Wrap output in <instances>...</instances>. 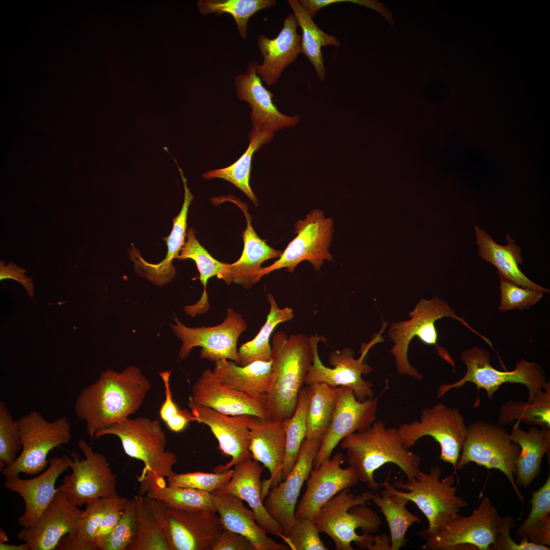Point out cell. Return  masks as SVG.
I'll return each instance as SVG.
<instances>
[{"instance_id":"cell-1","label":"cell","mask_w":550,"mask_h":550,"mask_svg":"<svg viewBox=\"0 0 550 550\" xmlns=\"http://www.w3.org/2000/svg\"><path fill=\"white\" fill-rule=\"evenodd\" d=\"M151 388L139 368L121 372L107 369L94 383L84 388L76 398L75 413L84 421L92 438L98 430L119 423L136 412Z\"/></svg>"},{"instance_id":"cell-2","label":"cell","mask_w":550,"mask_h":550,"mask_svg":"<svg viewBox=\"0 0 550 550\" xmlns=\"http://www.w3.org/2000/svg\"><path fill=\"white\" fill-rule=\"evenodd\" d=\"M340 446L346 450L348 462L355 470L359 480L372 490L381 487L374 474L386 463L398 466L409 481L416 478L419 470V456L404 447L398 428L387 427L381 420L347 436Z\"/></svg>"},{"instance_id":"cell-3","label":"cell","mask_w":550,"mask_h":550,"mask_svg":"<svg viewBox=\"0 0 550 550\" xmlns=\"http://www.w3.org/2000/svg\"><path fill=\"white\" fill-rule=\"evenodd\" d=\"M107 435L118 437L125 454L144 463L141 475L137 476L140 495L150 489L167 486V479L175 473L173 467L178 459L173 452L166 450V435L158 421L144 417H129L98 430L94 437Z\"/></svg>"},{"instance_id":"cell-4","label":"cell","mask_w":550,"mask_h":550,"mask_svg":"<svg viewBox=\"0 0 550 550\" xmlns=\"http://www.w3.org/2000/svg\"><path fill=\"white\" fill-rule=\"evenodd\" d=\"M271 349L272 380L264 405L267 419L284 421L296 409L313 362V351L307 335L297 334L288 337L283 332L274 335Z\"/></svg>"},{"instance_id":"cell-5","label":"cell","mask_w":550,"mask_h":550,"mask_svg":"<svg viewBox=\"0 0 550 550\" xmlns=\"http://www.w3.org/2000/svg\"><path fill=\"white\" fill-rule=\"evenodd\" d=\"M374 495L369 491L354 495L350 488L345 489L320 509L314 521L320 532L332 538L336 550H353L352 542L363 549L373 543L372 534L382 524L380 516L366 505Z\"/></svg>"},{"instance_id":"cell-6","label":"cell","mask_w":550,"mask_h":550,"mask_svg":"<svg viewBox=\"0 0 550 550\" xmlns=\"http://www.w3.org/2000/svg\"><path fill=\"white\" fill-rule=\"evenodd\" d=\"M408 316L410 319L408 320L393 322L388 331V337L394 343L390 352L395 358L397 372L401 375H406L418 380L423 378L418 370L410 364L407 356L409 343L415 336L424 344L434 345L437 355L451 365L455 371V362L449 351L437 344L438 334L435 322L444 317H451L459 321L487 344L490 342L488 338L473 328L463 318L456 315L445 300L437 297L428 300L421 299L415 309L408 313Z\"/></svg>"},{"instance_id":"cell-7","label":"cell","mask_w":550,"mask_h":550,"mask_svg":"<svg viewBox=\"0 0 550 550\" xmlns=\"http://www.w3.org/2000/svg\"><path fill=\"white\" fill-rule=\"evenodd\" d=\"M442 470L438 466H431L429 473L420 470L414 480L404 482L397 480L392 484L386 480L381 494H397L413 502L426 516L427 529L419 530L417 534L433 535L460 514L468 506L467 502L457 495L451 474L440 481Z\"/></svg>"},{"instance_id":"cell-8","label":"cell","mask_w":550,"mask_h":550,"mask_svg":"<svg viewBox=\"0 0 550 550\" xmlns=\"http://www.w3.org/2000/svg\"><path fill=\"white\" fill-rule=\"evenodd\" d=\"M461 360L466 367L464 375L451 384H441L437 391V397L441 398L452 389H459L468 382L476 386L477 396L480 389L485 390L487 398L492 399L499 387L505 383H516L525 385L529 392L527 402H530L547 384L546 374L542 367L534 362L522 359L516 363L512 371H500L490 364L488 351L478 346H474L463 351ZM478 397V396H477Z\"/></svg>"},{"instance_id":"cell-9","label":"cell","mask_w":550,"mask_h":550,"mask_svg":"<svg viewBox=\"0 0 550 550\" xmlns=\"http://www.w3.org/2000/svg\"><path fill=\"white\" fill-rule=\"evenodd\" d=\"M22 449L16 461L1 470L6 479L23 473L33 476L48 466L47 456L53 449L67 444L71 438V424L65 417L49 422L34 410L17 420Z\"/></svg>"},{"instance_id":"cell-10","label":"cell","mask_w":550,"mask_h":550,"mask_svg":"<svg viewBox=\"0 0 550 550\" xmlns=\"http://www.w3.org/2000/svg\"><path fill=\"white\" fill-rule=\"evenodd\" d=\"M519 446L512 442L510 434L501 425L477 421L467 426V434L456 464L461 470L470 462L488 469H497L508 479L518 499H525L515 484Z\"/></svg>"},{"instance_id":"cell-11","label":"cell","mask_w":550,"mask_h":550,"mask_svg":"<svg viewBox=\"0 0 550 550\" xmlns=\"http://www.w3.org/2000/svg\"><path fill=\"white\" fill-rule=\"evenodd\" d=\"M145 497L163 529L169 550H212L223 529L217 512L173 509Z\"/></svg>"},{"instance_id":"cell-12","label":"cell","mask_w":550,"mask_h":550,"mask_svg":"<svg viewBox=\"0 0 550 550\" xmlns=\"http://www.w3.org/2000/svg\"><path fill=\"white\" fill-rule=\"evenodd\" d=\"M404 447L407 450L421 438L429 436L439 445L438 459L450 463L456 474V464L467 434L464 417L456 407L442 403L424 408L419 420L404 423L398 427Z\"/></svg>"},{"instance_id":"cell-13","label":"cell","mask_w":550,"mask_h":550,"mask_svg":"<svg viewBox=\"0 0 550 550\" xmlns=\"http://www.w3.org/2000/svg\"><path fill=\"white\" fill-rule=\"evenodd\" d=\"M501 518L497 507L483 498L468 516L457 515L433 535L420 534L425 550H489Z\"/></svg>"},{"instance_id":"cell-14","label":"cell","mask_w":550,"mask_h":550,"mask_svg":"<svg viewBox=\"0 0 550 550\" xmlns=\"http://www.w3.org/2000/svg\"><path fill=\"white\" fill-rule=\"evenodd\" d=\"M77 445L85 458L76 452L71 453L69 466L72 472L64 477L57 489L78 507L117 494L116 476L107 458L94 452L84 438L79 439Z\"/></svg>"},{"instance_id":"cell-15","label":"cell","mask_w":550,"mask_h":550,"mask_svg":"<svg viewBox=\"0 0 550 550\" xmlns=\"http://www.w3.org/2000/svg\"><path fill=\"white\" fill-rule=\"evenodd\" d=\"M333 231V219L326 217L321 210H312L304 219L295 223L294 233L296 236L289 243L278 260L261 269L259 273V281L264 275L283 268L292 272L304 261H308L315 270H319L324 260H333L329 248Z\"/></svg>"},{"instance_id":"cell-16","label":"cell","mask_w":550,"mask_h":550,"mask_svg":"<svg viewBox=\"0 0 550 550\" xmlns=\"http://www.w3.org/2000/svg\"><path fill=\"white\" fill-rule=\"evenodd\" d=\"M312 348L313 360L305 379V385L308 386L315 382H324L331 386L348 387L351 388L358 400L363 401L373 398L372 389L373 384L363 378L373 371V368L364 362L370 348L377 342L375 337L365 346L361 347L362 354L358 359L354 358V351L350 348L341 350L332 351L328 355L331 368L325 366L321 362L318 352V343L322 340L317 334L309 337Z\"/></svg>"},{"instance_id":"cell-17","label":"cell","mask_w":550,"mask_h":550,"mask_svg":"<svg viewBox=\"0 0 550 550\" xmlns=\"http://www.w3.org/2000/svg\"><path fill=\"white\" fill-rule=\"evenodd\" d=\"M170 324L174 335L182 342L179 351L180 360L186 359L192 349L201 347L200 358L211 361L229 360L239 364L237 350V340L247 328L241 314L229 308L227 317L221 324L210 327H189L175 317Z\"/></svg>"},{"instance_id":"cell-18","label":"cell","mask_w":550,"mask_h":550,"mask_svg":"<svg viewBox=\"0 0 550 550\" xmlns=\"http://www.w3.org/2000/svg\"><path fill=\"white\" fill-rule=\"evenodd\" d=\"M339 390L337 405L313 461V468H318L324 460L330 458L334 449L344 438L367 428L376 419L378 397L359 401L351 388L341 386Z\"/></svg>"},{"instance_id":"cell-19","label":"cell","mask_w":550,"mask_h":550,"mask_svg":"<svg viewBox=\"0 0 550 550\" xmlns=\"http://www.w3.org/2000/svg\"><path fill=\"white\" fill-rule=\"evenodd\" d=\"M321 444L320 440L305 438L291 472L283 482L271 488L264 499L267 512L281 527L284 539L294 522L298 497L313 469V461Z\"/></svg>"},{"instance_id":"cell-20","label":"cell","mask_w":550,"mask_h":550,"mask_svg":"<svg viewBox=\"0 0 550 550\" xmlns=\"http://www.w3.org/2000/svg\"><path fill=\"white\" fill-rule=\"evenodd\" d=\"M344 461L341 452L332 458L324 460L317 468H313L307 480V488L296 504L295 517H305L314 520L321 507L335 494L350 488L358 482L355 470L349 466H341Z\"/></svg>"},{"instance_id":"cell-21","label":"cell","mask_w":550,"mask_h":550,"mask_svg":"<svg viewBox=\"0 0 550 550\" xmlns=\"http://www.w3.org/2000/svg\"><path fill=\"white\" fill-rule=\"evenodd\" d=\"M259 64L248 63L245 72L235 77L236 92L238 98L246 102L251 109V132H274L297 125L300 117L287 116L280 112L273 102V95L263 85L257 73Z\"/></svg>"},{"instance_id":"cell-22","label":"cell","mask_w":550,"mask_h":550,"mask_svg":"<svg viewBox=\"0 0 550 550\" xmlns=\"http://www.w3.org/2000/svg\"><path fill=\"white\" fill-rule=\"evenodd\" d=\"M197 422L208 426L217 439L221 452L231 460L213 469L214 472L228 470L243 461L252 458L249 450L250 436L247 415L229 416L209 407L201 406L190 399L188 403Z\"/></svg>"},{"instance_id":"cell-23","label":"cell","mask_w":550,"mask_h":550,"mask_svg":"<svg viewBox=\"0 0 550 550\" xmlns=\"http://www.w3.org/2000/svg\"><path fill=\"white\" fill-rule=\"evenodd\" d=\"M248 426L252 457L261 462L270 474V478L262 482V494L264 499L269 488L277 486L282 480V467L286 451V421L248 415Z\"/></svg>"},{"instance_id":"cell-24","label":"cell","mask_w":550,"mask_h":550,"mask_svg":"<svg viewBox=\"0 0 550 550\" xmlns=\"http://www.w3.org/2000/svg\"><path fill=\"white\" fill-rule=\"evenodd\" d=\"M71 459L67 455L49 459L47 469L32 479H23L18 476L6 479L5 487L19 494L24 501V512L18 520L22 528L34 525L49 505L58 491L56 481L70 468Z\"/></svg>"},{"instance_id":"cell-25","label":"cell","mask_w":550,"mask_h":550,"mask_svg":"<svg viewBox=\"0 0 550 550\" xmlns=\"http://www.w3.org/2000/svg\"><path fill=\"white\" fill-rule=\"evenodd\" d=\"M84 510L72 504L58 490L49 505L33 526L18 531V538L29 550L56 549L61 539L73 529Z\"/></svg>"},{"instance_id":"cell-26","label":"cell","mask_w":550,"mask_h":550,"mask_svg":"<svg viewBox=\"0 0 550 550\" xmlns=\"http://www.w3.org/2000/svg\"><path fill=\"white\" fill-rule=\"evenodd\" d=\"M189 399L226 415H247L267 419L262 402L231 388L209 369L205 370L193 384Z\"/></svg>"},{"instance_id":"cell-27","label":"cell","mask_w":550,"mask_h":550,"mask_svg":"<svg viewBox=\"0 0 550 550\" xmlns=\"http://www.w3.org/2000/svg\"><path fill=\"white\" fill-rule=\"evenodd\" d=\"M262 468L259 462L247 459L235 465L231 479L217 490L245 501L253 511L258 526L267 534L280 537L285 536L280 525L266 510L262 494Z\"/></svg>"},{"instance_id":"cell-28","label":"cell","mask_w":550,"mask_h":550,"mask_svg":"<svg viewBox=\"0 0 550 550\" xmlns=\"http://www.w3.org/2000/svg\"><path fill=\"white\" fill-rule=\"evenodd\" d=\"M298 24L293 14L284 18L282 29L274 38L260 35L257 40L263 61L258 65L257 73L267 86L274 85L284 69L301 53V36L297 33Z\"/></svg>"},{"instance_id":"cell-29","label":"cell","mask_w":550,"mask_h":550,"mask_svg":"<svg viewBox=\"0 0 550 550\" xmlns=\"http://www.w3.org/2000/svg\"><path fill=\"white\" fill-rule=\"evenodd\" d=\"M176 161L175 162L183 183L184 197L179 213L173 219L172 230L169 236L165 238L168 246L165 258L157 264H152L146 261L134 248H132L130 252V258L134 263L136 271L158 286L166 284L175 276L176 270L173 265V260L177 259L184 243L188 208L194 199L193 195L187 187V179L184 176L183 170Z\"/></svg>"},{"instance_id":"cell-30","label":"cell","mask_w":550,"mask_h":550,"mask_svg":"<svg viewBox=\"0 0 550 550\" xmlns=\"http://www.w3.org/2000/svg\"><path fill=\"white\" fill-rule=\"evenodd\" d=\"M210 494L223 528L245 536L256 550L290 549L267 535L256 523L253 511L244 506L241 499L217 490Z\"/></svg>"},{"instance_id":"cell-31","label":"cell","mask_w":550,"mask_h":550,"mask_svg":"<svg viewBox=\"0 0 550 550\" xmlns=\"http://www.w3.org/2000/svg\"><path fill=\"white\" fill-rule=\"evenodd\" d=\"M230 201L242 211L246 221V228L242 234L244 247L242 255L237 261L229 264L226 283H234L249 289L259 281L261 264L267 260L280 257L282 252L270 247L258 236L252 226L251 215L246 204L237 199H231Z\"/></svg>"},{"instance_id":"cell-32","label":"cell","mask_w":550,"mask_h":550,"mask_svg":"<svg viewBox=\"0 0 550 550\" xmlns=\"http://www.w3.org/2000/svg\"><path fill=\"white\" fill-rule=\"evenodd\" d=\"M212 371L227 386L264 404L271 387L272 360L255 361L244 366L231 360H221L215 362Z\"/></svg>"},{"instance_id":"cell-33","label":"cell","mask_w":550,"mask_h":550,"mask_svg":"<svg viewBox=\"0 0 550 550\" xmlns=\"http://www.w3.org/2000/svg\"><path fill=\"white\" fill-rule=\"evenodd\" d=\"M520 422H516L510 437L520 447L515 482L526 488L540 475L543 457L550 450V429L532 426L526 432L520 428Z\"/></svg>"},{"instance_id":"cell-34","label":"cell","mask_w":550,"mask_h":550,"mask_svg":"<svg viewBox=\"0 0 550 550\" xmlns=\"http://www.w3.org/2000/svg\"><path fill=\"white\" fill-rule=\"evenodd\" d=\"M475 231L478 255L483 260L493 264L498 272L521 287L549 293V289L535 284L521 271L518 266L524 262L521 249L508 234L506 238V244L502 245L496 243L477 225L475 226Z\"/></svg>"},{"instance_id":"cell-35","label":"cell","mask_w":550,"mask_h":550,"mask_svg":"<svg viewBox=\"0 0 550 550\" xmlns=\"http://www.w3.org/2000/svg\"><path fill=\"white\" fill-rule=\"evenodd\" d=\"M193 228H189L186 234V239L182 246L179 260L190 259L194 260L200 272V280L204 286L202 295L195 305L186 306L184 310L191 316L203 314L209 309L206 285L209 278L216 276L226 282L229 272V263L221 262L214 259L199 243L195 236Z\"/></svg>"},{"instance_id":"cell-36","label":"cell","mask_w":550,"mask_h":550,"mask_svg":"<svg viewBox=\"0 0 550 550\" xmlns=\"http://www.w3.org/2000/svg\"><path fill=\"white\" fill-rule=\"evenodd\" d=\"M118 494L86 505L73 529L60 541L57 550H96L95 535L104 515L120 498Z\"/></svg>"},{"instance_id":"cell-37","label":"cell","mask_w":550,"mask_h":550,"mask_svg":"<svg viewBox=\"0 0 550 550\" xmlns=\"http://www.w3.org/2000/svg\"><path fill=\"white\" fill-rule=\"evenodd\" d=\"M292 9L298 26L302 30L301 53L305 54L315 69L319 78L323 80L326 70L321 47L328 45L339 47V40L321 30L302 7L299 1H287Z\"/></svg>"},{"instance_id":"cell-38","label":"cell","mask_w":550,"mask_h":550,"mask_svg":"<svg viewBox=\"0 0 550 550\" xmlns=\"http://www.w3.org/2000/svg\"><path fill=\"white\" fill-rule=\"evenodd\" d=\"M309 403L306 439L322 441L331 424L339 397V387L324 382L308 386Z\"/></svg>"},{"instance_id":"cell-39","label":"cell","mask_w":550,"mask_h":550,"mask_svg":"<svg viewBox=\"0 0 550 550\" xmlns=\"http://www.w3.org/2000/svg\"><path fill=\"white\" fill-rule=\"evenodd\" d=\"M274 133L266 131L250 132V145L243 155L232 164L223 169L210 170L203 174L204 179L218 178L226 180L242 190L258 206V201L250 185V178L253 156L260 148L269 143Z\"/></svg>"},{"instance_id":"cell-40","label":"cell","mask_w":550,"mask_h":550,"mask_svg":"<svg viewBox=\"0 0 550 550\" xmlns=\"http://www.w3.org/2000/svg\"><path fill=\"white\" fill-rule=\"evenodd\" d=\"M267 299L270 304V310L266 321L256 337L243 344L238 351L241 366L255 361H271L272 349L269 338L272 332L278 324L290 320L294 317L293 310L289 307L280 308L271 294H267Z\"/></svg>"},{"instance_id":"cell-41","label":"cell","mask_w":550,"mask_h":550,"mask_svg":"<svg viewBox=\"0 0 550 550\" xmlns=\"http://www.w3.org/2000/svg\"><path fill=\"white\" fill-rule=\"evenodd\" d=\"M530 512L519 526L521 540L541 546L550 545V473L544 484L532 492Z\"/></svg>"},{"instance_id":"cell-42","label":"cell","mask_w":550,"mask_h":550,"mask_svg":"<svg viewBox=\"0 0 550 550\" xmlns=\"http://www.w3.org/2000/svg\"><path fill=\"white\" fill-rule=\"evenodd\" d=\"M372 500L380 509L388 522L391 540V550H399L405 546L408 540L405 534L415 523L421 519L406 508L410 501L397 494H374Z\"/></svg>"},{"instance_id":"cell-43","label":"cell","mask_w":550,"mask_h":550,"mask_svg":"<svg viewBox=\"0 0 550 550\" xmlns=\"http://www.w3.org/2000/svg\"><path fill=\"white\" fill-rule=\"evenodd\" d=\"M498 422L508 425L514 421L550 429V383L534 397L530 402L523 400H510L500 408Z\"/></svg>"},{"instance_id":"cell-44","label":"cell","mask_w":550,"mask_h":550,"mask_svg":"<svg viewBox=\"0 0 550 550\" xmlns=\"http://www.w3.org/2000/svg\"><path fill=\"white\" fill-rule=\"evenodd\" d=\"M136 530L127 550H169L163 529L145 496L136 495Z\"/></svg>"},{"instance_id":"cell-45","label":"cell","mask_w":550,"mask_h":550,"mask_svg":"<svg viewBox=\"0 0 550 550\" xmlns=\"http://www.w3.org/2000/svg\"><path fill=\"white\" fill-rule=\"evenodd\" d=\"M276 0H200L197 6L202 15L227 13L234 18L242 38L248 35V23L257 12L274 6Z\"/></svg>"},{"instance_id":"cell-46","label":"cell","mask_w":550,"mask_h":550,"mask_svg":"<svg viewBox=\"0 0 550 550\" xmlns=\"http://www.w3.org/2000/svg\"><path fill=\"white\" fill-rule=\"evenodd\" d=\"M308 403V387H304L299 393L294 413L286 420V451L282 467V480L286 478L294 468L305 439Z\"/></svg>"},{"instance_id":"cell-47","label":"cell","mask_w":550,"mask_h":550,"mask_svg":"<svg viewBox=\"0 0 550 550\" xmlns=\"http://www.w3.org/2000/svg\"><path fill=\"white\" fill-rule=\"evenodd\" d=\"M145 496L173 509L216 511L210 492L195 488L167 485L150 489Z\"/></svg>"},{"instance_id":"cell-48","label":"cell","mask_w":550,"mask_h":550,"mask_svg":"<svg viewBox=\"0 0 550 550\" xmlns=\"http://www.w3.org/2000/svg\"><path fill=\"white\" fill-rule=\"evenodd\" d=\"M22 449L17 420L13 419L6 404L0 401V469L12 464Z\"/></svg>"},{"instance_id":"cell-49","label":"cell","mask_w":550,"mask_h":550,"mask_svg":"<svg viewBox=\"0 0 550 550\" xmlns=\"http://www.w3.org/2000/svg\"><path fill=\"white\" fill-rule=\"evenodd\" d=\"M500 284V311L512 310H522L531 307L542 298L543 291L523 287L498 272Z\"/></svg>"},{"instance_id":"cell-50","label":"cell","mask_w":550,"mask_h":550,"mask_svg":"<svg viewBox=\"0 0 550 550\" xmlns=\"http://www.w3.org/2000/svg\"><path fill=\"white\" fill-rule=\"evenodd\" d=\"M171 373V371L159 372L164 385L165 394V399L160 408L159 414L171 431L179 432L183 430L189 422L197 421V418L191 411L180 409L174 401L170 384Z\"/></svg>"},{"instance_id":"cell-51","label":"cell","mask_w":550,"mask_h":550,"mask_svg":"<svg viewBox=\"0 0 550 550\" xmlns=\"http://www.w3.org/2000/svg\"><path fill=\"white\" fill-rule=\"evenodd\" d=\"M320 532L314 520L305 517L295 518L284 541L293 550H328L320 537Z\"/></svg>"},{"instance_id":"cell-52","label":"cell","mask_w":550,"mask_h":550,"mask_svg":"<svg viewBox=\"0 0 550 550\" xmlns=\"http://www.w3.org/2000/svg\"><path fill=\"white\" fill-rule=\"evenodd\" d=\"M233 470L214 473L195 472L175 473L167 479L168 485L193 488L208 492L217 490L231 478Z\"/></svg>"},{"instance_id":"cell-53","label":"cell","mask_w":550,"mask_h":550,"mask_svg":"<svg viewBox=\"0 0 550 550\" xmlns=\"http://www.w3.org/2000/svg\"><path fill=\"white\" fill-rule=\"evenodd\" d=\"M136 530V500H129L122 516L109 537L102 550H127Z\"/></svg>"},{"instance_id":"cell-54","label":"cell","mask_w":550,"mask_h":550,"mask_svg":"<svg viewBox=\"0 0 550 550\" xmlns=\"http://www.w3.org/2000/svg\"><path fill=\"white\" fill-rule=\"evenodd\" d=\"M516 520L510 515L501 518L499 522L494 543L490 549L496 550H549V546L535 544L530 541L521 540L515 542L510 536V531L515 527Z\"/></svg>"},{"instance_id":"cell-55","label":"cell","mask_w":550,"mask_h":550,"mask_svg":"<svg viewBox=\"0 0 550 550\" xmlns=\"http://www.w3.org/2000/svg\"><path fill=\"white\" fill-rule=\"evenodd\" d=\"M128 500L121 497L103 517L95 535L96 550H102L104 543L118 523Z\"/></svg>"},{"instance_id":"cell-56","label":"cell","mask_w":550,"mask_h":550,"mask_svg":"<svg viewBox=\"0 0 550 550\" xmlns=\"http://www.w3.org/2000/svg\"><path fill=\"white\" fill-rule=\"evenodd\" d=\"M212 550H256L245 536L223 528Z\"/></svg>"},{"instance_id":"cell-57","label":"cell","mask_w":550,"mask_h":550,"mask_svg":"<svg viewBox=\"0 0 550 550\" xmlns=\"http://www.w3.org/2000/svg\"><path fill=\"white\" fill-rule=\"evenodd\" d=\"M26 271V269L13 262H10L6 265L4 260L0 261V280L2 281L8 279L15 280L24 287L29 297L33 298L35 294L34 284L32 279L25 275Z\"/></svg>"},{"instance_id":"cell-58","label":"cell","mask_w":550,"mask_h":550,"mask_svg":"<svg viewBox=\"0 0 550 550\" xmlns=\"http://www.w3.org/2000/svg\"><path fill=\"white\" fill-rule=\"evenodd\" d=\"M369 550H391V540L388 536L382 534L375 536L373 543L370 545Z\"/></svg>"},{"instance_id":"cell-59","label":"cell","mask_w":550,"mask_h":550,"mask_svg":"<svg viewBox=\"0 0 550 550\" xmlns=\"http://www.w3.org/2000/svg\"><path fill=\"white\" fill-rule=\"evenodd\" d=\"M0 549L1 550H29V547L28 545L23 542V544L16 545V544H10L7 542L0 543Z\"/></svg>"},{"instance_id":"cell-60","label":"cell","mask_w":550,"mask_h":550,"mask_svg":"<svg viewBox=\"0 0 550 550\" xmlns=\"http://www.w3.org/2000/svg\"><path fill=\"white\" fill-rule=\"evenodd\" d=\"M0 543L7 542L8 541V536L3 531H2V529H1L0 532Z\"/></svg>"}]
</instances>
